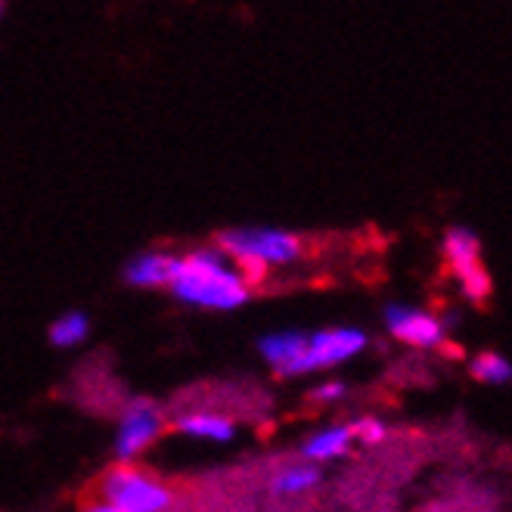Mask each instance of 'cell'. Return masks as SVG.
I'll list each match as a JSON object with an SVG mask.
<instances>
[{
	"label": "cell",
	"mask_w": 512,
	"mask_h": 512,
	"mask_svg": "<svg viewBox=\"0 0 512 512\" xmlns=\"http://www.w3.org/2000/svg\"><path fill=\"white\" fill-rule=\"evenodd\" d=\"M388 333L413 348H444V323L426 311L407 308L401 301H391L385 308Z\"/></svg>",
	"instance_id": "7"
},
{
	"label": "cell",
	"mask_w": 512,
	"mask_h": 512,
	"mask_svg": "<svg viewBox=\"0 0 512 512\" xmlns=\"http://www.w3.org/2000/svg\"><path fill=\"white\" fill-rule=\"evenodd\" d=\"M354 441V429L351 426H336V429H323L317 435H311L301 447V457L308 463H326V460H336L345 457L348 447Z\"/></svg>",
	"instance_id": "9"
},
{
	"label": "cell",
	"mask_w": 512,
	"mask_h": 512,
	"mask_svg": "<svg viewBox=\"0 0 512 512\" xmlns=\"http://www.w3.org/2000/svg\"><path fill=\"white\" fill-rule=\"evenodd\" d=\"M177 432H184L190 438H205V441H233L236 426L227 416H215V413H190L177 419Z\"/></svg>",
	"instance_id": "11"
},
{
	"label": "cell",
	"mask_w": 512,
	"mask_h": 512,
	"mask_svg": "<svg viewBox=\"0 0 512 512\" xmlns=\"http://www.w3.org/2000/svg\"><path fill=\"white\" fill-rule=\"evenodd\" d=\"M367 348V333L357 326H336V329H317L305 339V348L295 354L292 364L283 370V379L305 376L314 370H329L345 364L348 357L360 354Z\"/></svg>",
	"instance_id": "4"
},
{
	"label": "cell",
	"mask_w": 512,
	"mask_h": 512,
	"mask_svg": "<svg viewBox=\"0 0 512 512\" xmlns=\"http://www.w3.org/2000/svg\"><path fill=\"white\" fill-rule=\"evenodd\" d=\"M100 494H103L100 512H162L174 500L165 481L125 460L122 466H112L106 472Z\"/></svg>",
	"instance_id": "3"
},
{
	"label": "cell",
	"mask_w": 512,
	"mask_h": 512,
	"mask_svg": "<svg viewBox=\"0 0 512 512\" xmlns=\"http://www.w3.org/2000/svg\"><path fill=\"white\" fill-rule=\"evenodd\" d=\"M218 249L227 252V258L233 261V267L239 270V274H243L246 283L264 280V274L270 267L292 264L301 255L298 236H292L286 230H274V227L224 230V233H218Z\"/></svg>",
	"instance_id": "2"
},
{
	"label": "cell",
	"mask_w": 512,
	"mask_h": 512,
	"mask_svg": "<svg viewBox=\"0 0 512 512\" xmlns=\"http://www.w3.org/2000/svg\"><path fill=\"white\" fill-rule=\"evenodd\" d=\"M0 10H4V7H0Z\"/></svg>",
	"instance_id": "17"
},
{
	"label": "cell",
	"mask_w": 512,
	"mask_h": 512,
	"mask_svg": "<svg viewBox=\"0 0 512 512\" xmlns=\"http://www.w3.org/2000/svg\"><path fill=\"white\" fill-rule=\"evenodd\" d=\"M320 485V469L314 463H305V466H292V469H283L270 491L274 494H283V497H298V494H308Z\"/></svg>",
	"instance_id": "13"
},
{
	"label": "cell",
	"mask_w": 512,
	"mask_h": 512,
	"mask_svg": "<svg viewBox=\"0 0 512 512\" xmlns=\"http://www.w3.org/2000/svg\"><path fill=\"white\" fill-rule=\"evenodd\" d=\"M345 382H323L311 391V398L314 401H323V404H333V401H342L345 398Z\"/></svg>",
	"instance_id": "16"
},
{
	"label": "cell",
	"mask_w": 512,
	"mask_h": 512,
	"mask_svg": "<svg viewBox=\"0 0 512 512\" xmlns=\"http://www.w3.org/2000/svg\"><path fill=\"white\" fill-rule=\"evenodd\" d=\"M168 289L196 308L236 311L249 301V283L221 249H196L177 258Z\"/></svg>",
	"instance_id": "1"
},
{
	"label": "cell",
	"mask_w": 512,
	"mask_h": 512,
	"mask_svg": "<svg viewBox=\"0 0 512 512\" xmlns=\"http://www.w3.org/2000/svg\"><path fill=\"white\" fill-rule=\"evenodd\" d=\"M162 429H165V419H162V410L153 401H146V398L131 401L125 416H122V426H118V435H115L118 460L131 463L137 454H143L149 444L159 441Z\"/></svg>",
	"instance_id": "6"
},
{
	"label": "cell",
	"mask_w": 512,
	"mask_h": 512,
	"mask_svg": "<svg viewBox=\"0 0 512 512\" xmlns=\"http://www.w3.org/2000/svg\"><path fill=\"white\" fill-rule=\"evenodd\" d=\"M305 333H295V329H289V333H270L264 339H258V351L261 357L267 360L270 367L277 370V376H283V370L295 360V354L305 348Z\"/></svg>",
	"instance_id": "10"
},
{
	"label": "cell",
	"mask_w": 512,
	"mask_h": 512,
	"mask_svg": "<svg viewBox=\"0 0 512 512\" xmlns=\"http://www.w3.org/2000/svg\"><path fill=\"white\" fill-rule=\"evenodd\" d=\"M351 429H354V438H360L364 444H379L388 435L385 423H379V419H360V423L351 426Z\"/></svg>",
	"instance_id": "15"
},
{
	"label": "cell",
	"mask_w": 512,
	"mask_h": 512,
	"mask_svg": "<svg viewBox=\"0 0 512 512\" xmlns=\"http://www.w3.org/2000/svg\"><path fill=\"white\" fill-rule=\"evenodd\" d=\"M481 243L469 227H454L444 236V255L454 274L463 286V295L472 301H488L494 292V280L488 274V267L481 264Z\"/></svg>",
	"instance_id": "5"
},
{
	"label": "cell",
	"mask_w": 512,
	"mask_h": 512,
	"mask_svg": "<svg viewBox=\"0 0 512 512\" xmlns=\"http://www.w3.org/2000/svg\"><path fill=\"white\" fill-rule=\"evenodd\" d=\"M90 336V317L84 311H69L63 317H56L47 329V339L56 348H75Z\"/></svg>",
	"instance_id": "12"
},
{
	"label": "cell",
	"mask_w": 512,
	"mask_h": 512,
	"mask_svg": "<svg viewBox=\"0 0 512 512\" xmlns=\"http://www.w3.org/2000/svg\"><path fill=\"white\" fill-rule=\"evenodd\" d=\"M469 373H472V379L485 382V385H506L512 379V364L497 351H485L472 360Z\"/></svg>",
	"instance_id": "14"
},
{
	"label": "cell",
	"mask_w": 512,
	"mask_h": 512,
	"mask_svg": "<svg viewBox=\"0 0 512 512\" xmlns=\"http://www.w3.org/2000/svg\"><path fill=\"white\" fill-rule=\"evenodd\" d=\"M174 255L165 252H143L137 258L128 261L125 267V283L137 286V289H156V286H168L171 274H174Z\"/></svg>",
	"instance_id": "8"
}]
</instances>
